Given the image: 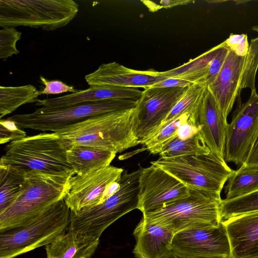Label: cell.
<instances>
[{
  "label": "cell",
  "mask_w": 258,
  "mask_h": 258,
  "mask_svg": "<svg viewBox=\"0 0 258 258\" xmlns=\"http://www.w3.org/2000/svg\"><path fill=\"white\" fill-rule=\"evenodd\" d=\"M258 69V37L251 39L248 52L245 56L242 73L240 90L248 88L256 91L255 80Z\"/></svg>",
  "instance_id": "4dcf8cb0"
},
{
  "label": "cell",
  "mask_w": 258,
  "mask_h": 258,
  "mask_svg": "<svg viewBox=\"0 0 258 258\" xmlns=\"http://www.w3.org/2000/svg\"><path fill=\"white\" fill-rule=\"evenodd\" d=\"M207 86L203 83H195L189 86L160 127L185 114H188L189 121L197 126L199 111Z\"/></svg>",
  "instance_id": "d4e9b609"
},
{
  "label": "cell",
  "mask_w": 258,
  "mask_h": 258,
  "mask_svg": "<svg viewBox=\"0 0 258 258\" xmlns=\"http://www.w3.org/2000/svg\"><path fill=\"white\" fill-rule=\"evenodd\" d=\"M194 2L191 1H161L160 2V4L162 5V7L165 8H170L171 7H173L174 6H178V5H186L188 3Z\"/></svg>",
  "instance_id": "60d3db41"
},
{
  "label": "cell",
  "mask_w": 258,
  "mask_h": 258,
  "mask_svg": "<svg viewBox=\"0 0 258 258\" xmlns=\"http://www.w3.org/2000/svg\"><path fill=\"white\" fill-rule=\"evenodd\" d=\"M123 172L112 165L71 178V186L64 200L71 212L100 204L108 184L119 179Z\"/></svg>",
  "instance_id": "5bb4252c"
},
{
  "label": "cell",
  "mask_w": 258,
  "mask_h": 258,
  "mask_svg": "<svg viewBox=\"0 0 258 258\" xmlns=\"http://www.w3.org/2000/svg\"><path fill=\"white\" fill-rule=\"evenodd\" d=\"M172 250L200 256H221L228 258L230 244L224 225L205 226L176 232L171 243Z\"/></svg>",
  "instance_id": "4fadbf2b"
},
{
  "label": "cell",
  "mask_w": 258,
  "mask_h": 258,
  "mask_svg": "<svg viewBox=\"0 0 258 258\" xmlns=\"http://www.w3.org/2000/svg\"><path fill=\"white\" fill-rule=\"evenodd\" d=\"M160 72L137 71L116 62L102 64L94 72L85 76L90 86L146 88L166 80Z\"/></svg>",
  "instance_id": "2e32d148"
},
{
  "label": "cell",
  "mask_w": 258,
  "mask_h": 258,
  "mask_svg": "<svg viewBox=\"0 0 258 258\" xmlns=\"http://www.w3.org/2000/svg\"><path fill=\"white\" fill-rule=\"evenodd\" d=\"M211 152L199 132L191 137L181 139L177 136L165 146L161 152L160 159H167L191 155H201Z\"/></svg>",
  "instance_id": "4316f807"
},
{
  "label": "cell",
  "mask_w": 258,
  "mask_h": 258,
  "mask_svg": "<svg viewBox=\"0 0 258 258\" xmlns=\"http://www.w3.org/2000/svg\"><path fill=\"white\" fill-rule=\"evenodd\" d=\"M228 237V258H258V211L222 221Z\"/></svg>",
  "instance_id": "ac0fdd59"
},
{
  "label": "cell",
  "mask_w": 258,
  "mask_h": 258,
  "mask_svg": "<svg viewBox=\"0 0 258 258\" xmlns=\"http://www.w3.org/2000/svg\"><path fill=\"white\" fill-rule=\"evenodd\" d=\"M78 11L73 0H0V26L53 31L68 24Z\"/></svg>",
  "instance_id": "52a82bcc"
},
{
  "label": "cell",
  "mask_w": 258,
  "mask_h": 258,
  "mask_svg": "<svg viewBox=\"0 0 258 258\" xmlns=\"http://www.w3.org/2000/svg\"><path fill=\"white\" fill-rule=\"evenodd\" d=\"M228 51L223 42L181 66L160 73L166 78L203 83L208 86L217 78Z\"/></svg>",
  "instance_id": "e0dca14e"
},
{
  "label": "cell",
  "mask_w": 258,
  "mask_h": 258,
  "mask_svg": "<svg viewBox=\"0 0 258 258\" xmlns=\"http://www.w3.org/2000/svg\"><path fill=\"white\" fill-rule=\"evenodd\" d=\"M188 114H183L176 119L163 125L149 138L139 141L151 154H159L162 148L177 136L180 127L189 120Z\"/></svg>",
  "instance_id": "f1b7e54d"
},
{
  "label": "cell",
  "mask_w": 258,
  "mask_h": 258,
  "mask_svg": "<svg viewBox=\"0 0 258 258\" xmlns=\"http://www.w3.org/2000/svg\"><path fill=\"white\" fill-rule=\"evenodd\" d=\"M225 186V200L242 197L258 191V166L241 165L233 170Z\"/></svg>",
  "instance_id": "cb8c5ba5"
},
{
  "label": "cell",
  "mask_w": 258,
  "mask_h": 258,
  "mask_svg": "<svg viewBox=\"0 0 258 258\" xmlns=\"http://www.w3.org/2000/svg\"><path fill=\"white\" fill-rule=\"evenodd\" d=\"M22 33L15 27L2 28L0 30V58L6 60L13 55L19 54L16 44Z\"/></svg>",
  "instance_id": "1f68e13d"
},
{
  "label": "cell",
  "mask_w": 258,
  "mask_h": 258,
  "mask_svg": "<svg viewBox=\"0 0 258 258\" xmlns=\"http://www.w3.org/2000/svg\"><path fill=\"white\" fill-rule=\"evenodd\" d=\"M224 42L238 56H245L248 52L249 44L246 34H231Z\"/></svg>",
  "instance_id": "836d02e7"
},
{
  "label": "cell",
  "mask_w": 258,
  "mask_h": 258,
  "mask_svg": "<svg viewBox=\"0 0 258 258\" xmlns=\"http://www.w3.org/2000/svg\"><path fill=\"white\" fill-rule=\"evenodd\" d=\"M188 87L144 88L137 102L133 123L139 141L157 131Z\"/></svg>",
  "instance_id": "30bf717a"
},
{
  "label": "cell",
  "mask_w": 258,
  "mask_h": 258,
  "mask_svg": "<svg viewBox=\"0 0 258 258\" xmlns=\"http://www.w3.org/2000/svg\"><path fill=\"white\" fill-rule=\"evenodd\" d=\"M242 165L247 166H258V131L248 155Z\"/></svg>",
  "instance_id": "d590c367"
},
{
  "label": "cell",
  "mask_w": 258,
  "mask_h": 258,
  "mask_svg": "<svg viewBox=\"0 0 258 258\" xmlns=\"http://www.w3.org/2000/svg\"><path fill=\"white\" fill-rule=\"evenodd\" d=\"M99 238L79 230H69L45 246L47 258H91Z\"/></svg>",
  "instance_id": "7402d4cb"
},
{
  "label": "cell",
  "mask_w": 258,
  "mask_h": 258,
  "mask_svg": "<svg viewBox=\"0 0 258 258\" xmlns=\"http://www.w3.org/2000/svg\"><path fill=\"white\" fill-rule=\"evenodd\" d=\"M116 154L109 150L86 146H74L67 150L68 161L77 175L110 165Z\"/></svg>",
  "instance_id": "603a6c76"
},
{
  "label": "cell",
  "mask_w": 258,
  "mask_h": 258,
  "mask_svg": "<svg viewBox=\"0 0 258 258\" xmlns=\"http://www.w3.org/2000/svg\"><path fill=\"white\" fill-rule=\"evenodd\" d=\"M189 190L188 197L144 214L143 218L175 233L196 227L219 225L222 221L220 194L196 188Z\"/></svg>",
  "instance_id": "277c9868"
},
{
  "label": "cell",
  "mask_w": 258,
  "mask_h": 258,
  "mask_svg": "<svg viewBox=\"0 0 258 258\" xmlns=\"http://www.w3.org/2000/svg\"><path fill=\"white\" fill-rule=\"evenodd\" d=\"M137 102L130 99H112L61 108L41 107L32 113L16 114L7 118L14 121L22 129L56 133L94 116L135 108Z\"/></svg>",
  "instance_id": "ba28073f"
},
{
  "label": "cell",
  "mask_w": 258,
  "mask_h": 258,
  "mask_svg": "<svg viewBox=\"0 0 258 258\" xmlns=\"http://www.w3.org/2000/svg\"><path fill=\"white\" fill-rule=\"evenodd\" d=\"M197 123L199 132L210 152L224 159L229 123L208 86L199 111Z\"/></svg>",
  "instance_id": "9a60e30c"
},
{
  "label": "cell",
  "mask_w": 258,
  "mask_h": 258,
  "mask_svg": "<svg viewBox=\"0 0 258 258\" xmlns=\"http://www.w3.org/2000/svg\"><path fill=\"white\" fill-rule=\"evenodd\" d=\"M189 195V188L162 168L151 164L143 168L140 175L137 209L144 214Z\"/></svg>",
  "instance_id": "7c38bea8"
},
{
  "label": "cell",
  "mask_w": 258,
  "mask_h": 258,
  "mask_svg": "<svg viewBox=\"0 0 258 258\" xmlns=\"http://www.w3.org/2000/svg\"><path fill=\"white\" fill-rule=\"evenodd\" d=\"M143 168L122 173L120 187L102 204L71 212L69 230H79L99 238L103 232L118 218L137 209L139 177Z\"/></svg>",
  "instance_id": "5b68a950"
},
{
  "label": "cell",
  "mask_w": 258,
  "mask_h": 258,
  "mask_svg": "<svg viewBox=\"0 0 258 258\" xmlns=\"http://www.w3.org/2000/svg\"><path fill=\"white\" fill-rule=\"evenodd\" d=\"M199 129L197 126L189 121L183 124L179 128L177 137L181 139H186L193 136L199 132Z\"/></svg>",
  "instance_id": "74e56055"
},
{
  "label": "cell",
  "mask_w": 258,
  "mask_h": 258,
  "mask_svg": "<svg viewBox=\"0 0 258 258\" xmlns=\"http://www.w3.org/2000/svg\"><path fill=\"white\" fill-rule=\"evenodd\" d=\"M40 91L31 84L17 87L0 86V118L20 106L36 102Z\"/></svg>",
  "instance_id": "484cf974"
},
{
  "label": "cell",
  "mask_w": 258,
  "mask_h": 258,
  "mask_svg": "<svg viewBox=\"0 0 258 258\" xmlns=\"http://www.w3.org/2000/svg\"><path fill=\"white\" fill-rule=\"evenodd\" d=\"M70 213L63 199L23 222L1 230L0 258H15L46 246L65 232L70 224Z\"/></svg>",
  "instance_id": "3957f363"
},
{
  "label": "cell",
  "mask_w": 258,
  "mask_h": 258,
  "mask_svg": "<svg viewBox=\"0 0 258 258\" xmlns=\"http://www.w3.org/2000/svg\"><path fill=\"white\" fill-rule=\"evenodd\" d=\"M66 146L55 133H40L12 141L5 148L0 166L25 175L38 172L71 177L75 174L67 157Z\"/></svg>",
  "instance_id": "6da1fadb"
},
{
  "label": "cell",
  "mask_w": 258,
  "mask_h": 258,
  "mask_svg": "<svg viewBox=\"0 0 258 258\" xmlns=\"http://www.w3.org/2000/svg\"><path fill=\"white\" fill-rule=\"evenodd\" d=\"M39 79L44 86L43 89L40 91L41 95L58 94L66 92L75 93L79 91L74 86H69L60 80H48L42 76H40Z\"/></svg>",
  "instance_id": "e575fe53"
},
{
  "label": "cell",
  "mask_w": 258,
  "mask_h": 258,
  "mask_svg": "<svg viewBox=\"0 0 258 258\" xmlns=\"http://www.w3.org/2000/svg\"><path fill=\"white\" fill-rule=\"evenodd\" d=\"M252 29L257 32H258V26H255L252 27Z\"/></svg>",
  "instance_id": "b9f144b4"
},
{
  "label": "cell",
  "mask_w": 258,
  "mask_h": 258,
  "mask_svg": "<svg viewBox=\"0 0 258 258\" xmlns=\"http://www.w3.org/2000/svg\"><path fill=\"white\" fill-rule=\"evenodd\" d=\"M258 131V94L251 92L248 100L237 105L228 124L224 159L240 166L244 162Z\"/></svg>",
  "instance_id": "8fae6325"
},
{
  "label": "cell",
  "mask_w": 258,
  "mask_h": 258,
  "mask_svg": "<svg viewBox=\"0 0 258 258\" xmlns=\"http://www.w3.org/2000/svg\"><path fill=\"white\" fill-rule=\"evenodd\" d=\"M245 56H239L229 49L224 63L215 81L208 86L221 110L227 118L240 91V85Z\"/></svg>",
  "instance_id": "d6986e66"
},
{
  "label": "cell",
  "mask_w": 258,
  "mask_h": 258,
  "mask_svg": "<svg viewBox=\"0 0 258 258\" xmlns=\"http://www.w3.org/2000/svg\"><path fill=\"white\" fill-rule=\"evenodd\" d=\"M175 233L142 218L134 230L136 244L133 253L137 258H163L172 251Z\"/></svg>",
  "instance_id": "44dd1931"
},
{
  "label": "cell",
  "mask_w": 258,
  "mask_h": 258,
  "mask_svg": "<svg viewBox=\"0 0 258 258\" xmlns=\"http://www.w3.org/2000/svg\"><path fill=\"white\" fill-rule=\"evenodd\" d=\"M120 187V178L108 184L104 191L100 204L114 195L119 189Z\"/></svg>",
  "instance_id": "f35d334b"
},
{
  "label": "cell",
  "mask_w": 258,
  "mask_h": 258,
  "mask_svg": "<svg viewBox=\"0 0 258 258\" xmlns=\"http://www.w3.org/2000/svg\"><path fill=\"white\" fill-rule=\"evenodd\" d=\"M194 84L190 82L176 78H167L161 82L155 84L152 87L157 88H174L186 87Z\"/></svg>",
  "instance_id": "8d00e7d4"
},
{
  "label": "cell",
  "mask_w": 258,
  "mask_h": 258,
  "mask_svg": "<svg viewBox=\"0 0 258 258\" xmlns=\"http://www.w3.org/2000/svg\"><path fill=\"white\" fill-rule=\"evenodd\" d=\"M143 91L137 88L115 86H90L86 90H79L62 96L38 99L36 106L47 108H61L86 102L112 99H130L138 101Z\"/></svg>",
  "instance_id": "ffe728a7"
},
{
  "label": "cell",
  "mask_w": 258,
  "mask_h": 258,
  "mask_svg": "<svg viewBox=\"0 0 258 258\" xmlns=\"http://www.w3.org/2000/svg\"><path fill=\"white\" fill-rule=\"evenodd\" d=\"M173 176L188 188L221 194L232 170L224 159L211 152L151 161Z\"/></svg>",
  "instance_id": "9c48e42d"
},
{
  "label": "cell",
  "mask_w": 258,
  "mask_h": 258,
  "mask_svg": "<svg viewBox=\"0 0 258 258\" xmlns=\"http://www.w3.org/2000/svg\"><path fill=\"white\" fill-rule=\"evenodd\" d=\"M163 258H226L221 256H200L191 255L180 253L172 250V251Z\"/></svg>",
  "instance_id": "ab89813d"
},
{
  "label": "cell",
  "mask_w": 258,
  "mask_h": 258,
  "mask_svg": "<svg viewBox=\"0 0 258 258\" xmlns=\"http://www.w3.org/2000/svg\"><path fill=\"white\" fill-rule=\"evenodd\" d=\"M25 175L0 166V213L9 208L22 189Z\"/></svg>",
  "instance_id": "83f0119b"
},
{
  "label": "cell",
  "mask_w": 258,
  "mask_h": 258,
  "mask_svg": "<svg viewBox=\"0 0 258 258\" xmlns=\"http://www.w3.org/2000/svg\"><path fill=\"white\" fill-rule=\"evenodd\" d=\"M26 132L14 121L8 118L0 120V144H4L22 139Z\"/></svg>",
  "instance_id": "d6a6232c"
},
{
  "label": "cell",
  "mask_w": 258,
  "mask_h": 258,
  "mask_svg": "<svg viewBox=\"0 0 258 258\" xmlns=\"http://www.w3.org/2000/svg\"><path fill=\"white\" fill-rule=\"evenodd\" d=\"M135 107L94 116L55 133L68 149L86 146L120 153L139 144L133 130Z\"/></svg>",
  "instance_id": "7a4b0ae2"
},
{
  "label": "cell",
  "mask_w": 258,
  "mask_h": 258,
  "mask_svg": "<svg viewBox=\"0 0 258 258\" xmlns=\"http://www.w3.org/2000/svg\"><path fill=\"white\" fill-rule=\"evenodd\" d=\"M19 195L0 213V231L15 226L51 204L63 200L71 186V178L30 172Z\"/></svg>",
  "instance_id": "8992f818"
},
{
  "label": "cell",
  "mask_w": 258,
  "mask_h": 258,
  "mask_svg": "<svg viewBox=\"0 0 258 258\" xmlns=\"http://www.w3.org/2000/svg\"><path fill=\"white\" fill-rule=\"evenodd\" d=\"M258 211V191L248 195L231 200H222V220Z\"/></svg>",
  "instance_id": "f546056e"
}]
</instances>
